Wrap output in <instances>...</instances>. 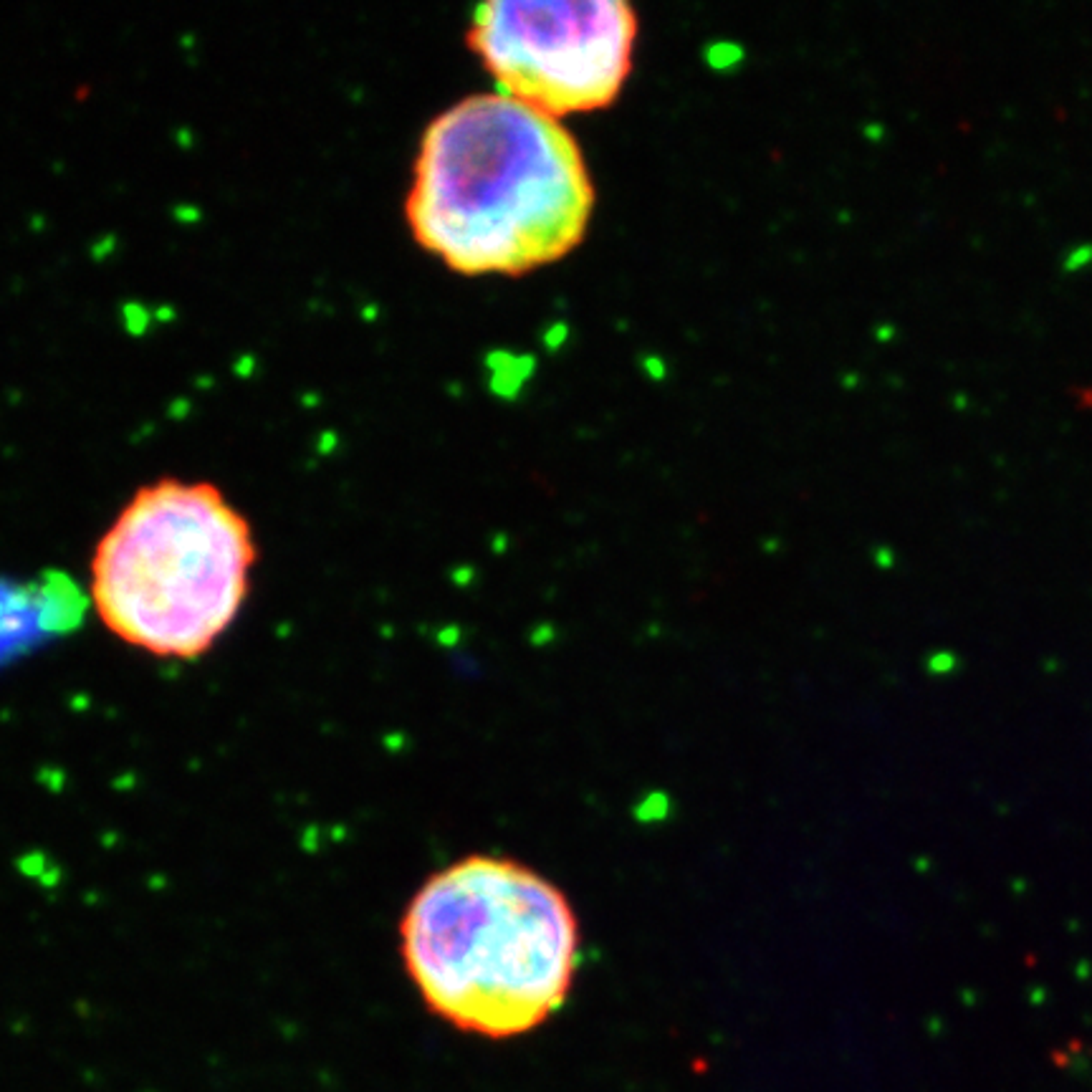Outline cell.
<instances>
[{
	"label": "cell",
	"mask_w": 1092,
	"mask_h": 1092,
	"mask_svg": "<svg viewBox=\"0 0 1092 1092\" xmlns=\"http://www.w3.org/2000/svg\"><path fill=\"white\" fill-rule=\"evenodd\" d=\"M253 564L250 524L220 488L163 478L139 488L96 544L92 599L127 645L190 660L238 618Z\"/></svg>",
	"instance_id": "3"
},
{
	"label": "cell",
	"mask_w": 1092,
	"mask_h": 1092,
	"mask_svg": "<svg viewBox=\"0 0 1092 1092\" xmlns=\"http://www.w3.org/2000/svg\"><path fill=\"white\" fill-rule=\"evenodd\" d=\"M594 185L562 119L511 96H466L433 119L412 165L405 218L463 276H521L584 241Z\"/></svg>",
	"instance_id": "1"
},
{
	"label": "cell",
	"mask_w": 1092,
	"mask_h": 1092,
	"mask_svg": "<svg viewBox=\"0 0 1092 1092\" xmlns=\"http://www.w3.org/2000/svg\"><path fill=\"white\" fill-rule=\"evenodd\" d=\"M635 41L637 16L620 0H499L475 8L469 25L496 92L554 119L618 99Z\"/></svg>",
	"instance_id": "4"
},
{
	"label": "cell",
	"mask_w": 1092,
	"mask_h": 1092,
	"mask_svg": "<svg viewBox=\"0 0 1092 1092\" xmlns=\"http://www.w3.org/2000/svg\"><path fill=\"white\" fill-rule=\"evenodd\" d=\"M402 959L433 1014L469 1035L511 1039L567 1001L580 923L567 895L508 857L471 855L410 900Z\"/></svg>",
	"instance_id": "2"
},
{
	"label": "cell",
	"mask_w": 1092,
	"mask_h": 1092,
	"mask_svg": "<svg viewBox=\"0 0 1092 1092\" xmlns=\"http://www.w3.org/2000/svg\"><path fill=\"white\" fill-rule=\"evenodd\" d=\"M1092 269V244H1077L1065 250L1062 256V271L1065 274H1082Z\"/></svg>",
	"instance_id": "5"
}]
</instances>
